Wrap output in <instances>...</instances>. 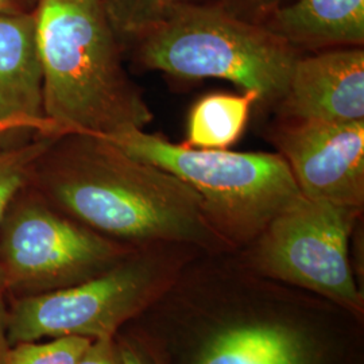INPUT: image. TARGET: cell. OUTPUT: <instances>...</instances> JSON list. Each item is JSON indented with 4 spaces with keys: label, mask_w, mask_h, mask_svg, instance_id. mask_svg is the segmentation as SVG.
Returning a JSON list of instances; mask_svg holds the SVG:
<instances>
[{
    "label": "cell",
    "mask_w": 364,
    "mask_h": 364,
    "mask_svg": "<svg viewBox=\"0 0 364 364\" xmlns=\"http://www.w3.org/2000/svg\"><path fill=\"white\" fill-rule=\"evenodd\" d=\"M151 246L135 248L103 273L45 294L9 299L11 346L46 338H117L120 326L154 299L165 281Z\"/></svg>",
    "instance_id": "cell-6"
},
{
    "label": "cell",
    "mask_w": 364,
    "mask_h": 364,
    "mask_svg": "<svg viewBox=\"0 0 364 364\" xmlns=\"http://www.w3.org/2000/svg\"><path fill=\"white\" fill-rule=\"evenodd\" d=\"M284 120H364V50L346 46L301 57L278 103Z\"/></svg>",
    "instance_id": "cell-9"
},
{
    "label": "cell",
    "mask_w": 364,
    "mask_h": 364,
    "mask_svg": "<svg viewBox=\"0 0 364 364\" xmlns=\"http://www.w3.org/2000/svg\"><path fill=\"white\" fill-rule=\"evenodd\" d=\"M264 26L299 48L364 43V0H296L269 13Z\"/></svg>",
    "instance_id": "cell-11"
},
{
    "label": "cell",
    "mask_w": 364,
    "mask_h": 364,
    "mask_svg": "<svg viewBox=\"0 0 364 364\" xmlns=\"http://www.w3.org/2000/svg\"><path fill=\"white\" fill-rule=\"evenodd\" d=\"M91 338H46L11 346L4 364H76Z\"/></svg>",
    "instance_id": "cell-16"
},
{
    "label": "cell",
    "mask_w": 364,
    "mask_h": 364,
    "mask_svg": "<svg viewBox=\"0 0 364 364\" xmlns=\"http://www.w3.org/2000/svg\"><path fill=\"white\" fill-rule=\"evenodd\" d=\"M31 1H33V3H36V4H37V0H31Z\"/></svg>",
    "instance_id": "cell-22"
},
{
    "label": "cell",
    "mask_w": 364,
    "mask_h": 364,
    "mask_svg": "<svg viewBox=\"0 0 364 364\" xmlns=\"http://www.w3.org/2000/svg\"><path fill=\"white\" fill-rule=\"evenodd\" d=\"M30 185L66 216L129 247L228 246L191 186L96 135L53 136Z\"/></svg>",
    "instance_id": "cell-1"
},
{
    "label": "cell",
    "mask_w": 364,
    "mask_h": 364,
    "mask_svg": "<svg viewBox=\"0 0 364 364\" xmlns=\"http://www.w3.org/2000/svg\"><path fill=\"white\" fill-rule=\"evenodd\" d=\"M360 212L301 196L252 242V260L262 273L312 290L359 316L363 294L352 274L350 237Z\"/></svg>",
    "instance_id": "cell-7"
},
{
    "label": "cell",
    "mask_w": 364,
    "mask_h": 364,
    "mask_svg": "<svg viewBox=\"0 0 364 364\" xmlns=\"http://www.w3.org/2000/svg\"><path fill=\"white\" fill-rule=\"evenodd\" d=\"M34 9L31 0H0V14L31 13Z\"/></svg>",
    "instance_id": "cell-20"
},
{
    "label": "cell",
    "mask_w": 364,
    "mask_h": 364,
    "mask_svg": "<svg viewBox=\"0 0 364 364\" xmlns=\"http://www.w3.org/2000/svg\"><path fill=\"white\" fill-rule=\"evenodd\" d=\"M231 0H103L109 22L122 41L135 38L164 21L173 10L188 4Z\"/></svg>",
    "instance_id": "cell-15"
},
{
    "label": "cell",
    "mask_w": 364,
    "mask_h": 364,
    "mask_svg": "<svg viewBox=\"0 0 364 364\" xmlns=\"http://www.w3.org/2000/svg\"><path fill=\"white\" fill-rule=\"evenodd\" d=\"M43 112L53 136L100 138L144 130L154 119L132 81L103 0H37Z\"/></svg>",
    "instance_id": "cell-2"
},
{
    "label": "cell",
    "mask_w": 364,
    "mask_h": 364,
    "mask_svg": "<svg viewBox=\"0 0 364 364\" xmlns=\"http://www.w3.org/2000/svg\"><path fill=\"white\" fill-rule=\"evenodd\" d=\"M105 139L191 186L200 196L210 225L228 246L252 243L302 196L279 154L195 149L144 130Z\"/></svg>",
    "instance_id": "cell-4"
},
{
    "label": "cell",
    "mask_w": 364,
    "mask_h": 364,
    "mask_svg": "<svg viewBox=\"0 0 364 364\" xmlns=\"http://www.w3.org/2000/svg\"><path fill=\"white\" fill-rule=\"evenodd\" d=\"M301 195L362 210L364 120L331 123L284 120L273 134Z\"/></svg>",
    "instance_id": "cell-8"
},
{
    "label": "cell",
    "mask_w": 364,
    "mask_h": 364,
    "mask_svg": "<svg viewBox=\"0 0 364 364\" xmlns=\"http://www.w3.org/2000/svg\"><path fill=\"white\" fill-rule=\"evenodd\" d=\"M76 364H123L117 338L92 340Z\"/></svg>",
    "instance_id": "cell-17"
},
{
    "label": "cell",
    "mask_w": 364,
    "mask_h": 364,
    "mask_svg": "<svg viewBox=\"0 0 364 364\" xmlns=\"http://www.w3.org/2000/svg\"><path fill=\"white\" fill-rule=\"evenodd\" d=\"M0 132L50 135L34 11L0 14Z\"/></svg>",
    "instance_id": "cell-10"
},
{
    "label": "cell",
    "mask_w": 364,
    "mask_h": 364,
    "mask_svg": "<svg viewBox=\"0 0 364 364\" xmlns=\"http://www.w3.org/2000/svg\"><path fill=\"white\" fill-rule=\"evenodd\" d=\"M248 6L257 11L260 13L269 14L273 11L274 9H277L278 6H281V3L284 0H246Z\"/></svg>",
    "instance_id": "cell-21"
},
{
    "label": "cell",
    "mask_w": 364,
    "mask_h": 364,
    "mask_svg": "<svg viewBox=\"0 0 364 364\" xmlns=\"http://www.w3.org/2000/svg\"><path fill=\"white\" fill-rule=\"evenodd\" d=\"M50 135L0 132V223L31 178L33 168L50 142Z\"/></svg>",
    "instance_id": "cell-14"
},
{
    "label": "cell",
    "mask_w": 364,
    "mask_h": 364,
    "mask_svg": "<svg viewBox=\"0 0 364 364\" xmlns=\"http://www.w3.org/2000/svg\"><path fill=\"white\" fill-rule=\"evenodd\" d=\"M7 318H9V294H7L3 270L0 267V364H4L9 350L11 348V344L9 341Z\"/></svg>",
    "instance_id": "cell-18"
},
{
    "label": "cell",
    "mask_w": 364,
    "mask_h": 364,
    "mask_svg": "<svg viewBox=\"0 0 364 364\" xmlns=\"http://www.w3.org/2000/svg\"><path fill=\"white\" fill-rule=\"evenodd\" d=\"M259 103L255 92H215L198 99L188 117L183 144L205 150H228L247 126L252 107Z\"/></svg>",
    "instance_id": "cell-13"
},
{
    "label": "cell",
    "mask_w": 364,
    "mask_h": 364,
    "mask_svg": "<svg viewBox=\"0 0 364 364\" xmlns=\"http://www.w3.org/2000/svg\"><path fill=\"white\" fill-rule=\"evenodd\" d=\"M130 42L142 68L188 80L221 78L255 92L264 105L284 97L299 57L287 41L223 3L181 6Z\"/></svg>",
    "instance_id": "cell-3"
},
{
    "label": "cell",
    "mask_w": 364,
    "mask_h": 364,
    "mask_svg": "<svg viewBox=\"0 0 364 364\" xmlns=\"http://www.w3.org/2000/svg\"><path fill=\"white\" fill-rule=\"evenodd\" d=\"M198 364H311V351L304 338L287 326L254 324L218 335Z\"/></svg>",
    "instance_id": "cell-12"
},
{
    "label": "cell",
    "mask_w": 364,
    "mask_h": 364,
    "mask_svg": "<svg viewBox=\"0 0 364 364\" xmlns=\"http://www.w3.org/2000/svg\"><path fill=\"white\" fill-rule=\"evenodd\" d=\"M134 250L54 208L30 182L15 196L0 223V267L9 299L77 285Z\"/></svg>",
    "instance_id": "cell-5"
},
{
    "label": "cell",
    "mask_w": 364,
    "mask_h": 364,
    "mask_svg": "<svg viewBox=\"0 0 364 364\" xmlns=\"http://www.w3.org/2000/svg\"><path fill=\"white\" fill-rule=\"evenodd\" d=\"M123 364H158L154 358L138 343L129 338H117Z\"/></svg>",
    "instance_id": "cell-19"
}]
</instances>
